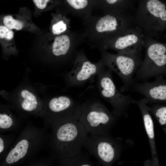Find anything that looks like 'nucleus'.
Returning a JSON list of instances; mask_svg holds the SVG:
<instances>
[{
	"label": "nucleus",
	"instance_id": "nucleus-17",
	"mask_svg": "<svg viewBox=\"0 0 166 166\" xmlns=\"http://www.w3.org/2000/svg\"><path fill=\"white\" fill-rule=\"evenodd\" d=\"M17 133L0 135V161L6 156L9 150L16 139Z\"/></svg>",
	"mask_w": 166,
	"mask_h": 166
},
{
	"label": "nucleus",
	"instance_id": "nucleus-21",
	"mask_svg": "<svg viewBox=\"0 0 166 166\" xmlns=\"http://www.w3.org/2000/svg\"><path fill=\"white\" fill-rule=\"evenodd\" d=\"M69 4L73 8L80 10L85 8L88 4V0H66Z\"/></svg>",
	"mask_w": 166,
	"mask_h": 166
},
{
	"label": "nucleus",
	"instance_id": "nucleus-18",
	"mask_svg": "<svg viewBox=\"0 0 166 166\" xmlns=\"http://www.w3.org/2000/svg\"><path fill=\"white\" fill-rule=\"evenodd\" d=\"M58 163L62 165L91 166L93 164L86 156L83 154L82 152L71 158L62 160Z\"/></svg>",
	"mask_w": 166,
	"mask_h": 166
},
{
	"label": "nucleus",
	"instance_id": "nucleus-6",
	"mask_svg": "<svg viewBox=\"0 0 166 166\" xmlns=\"http://www.w3.org/2000/svg\"><path fill=\"white\" fill-rule=\"evenodd\" d=\"M141 51L122 52L115 54L103 53L101 61L104 65L116 73L123 83L121 92L128 90L134 83L133 76L142 61Z\"/></svg>",
	"mask_w": 166,
	"mask_h": 166
},
{
	"label": "nucleus",
	"instance_id": "nucleus-23",
	"mask_svg": "<svg viewBox=\"0 0 166 166\" xmlns=\"http://www.w3.org/2000/svg\"><path fill=\"white\" fill-rule=\"evenodd\" d=\"M67 29V26L62 21H60L53 25L52 31L54 34L58 35L64 32Z\"/></svg>",
	"mask_w": 166,
	"mask_h": 166
},
{
	"label": "nucleus",
	"instance_id": "nucleus-25",
	"mask_svg": "<svg viewBox=\"0 0 166 166\" xmlns=\"http://www.w3.org/2000/svg\"><path fill=\"white\" fill-rule=\"evenodd\" d=\"M36 6L40 9H44L50 0H33Z\"/></svg>",
	"mask_w": 166,
	"mask_h": 166
},
{
	"label": "nucleus",
	"instance_id": "nucleus-22",
	"mask_svg": "<svg viewBox=\"0 0 166 166\" xmlns=\"http://www.w3.org/2000/svg\"><path fill=\"white\" fill-rule=\"evenodd\" d=\"M14 37V33L10 29L5 26H0V38H5L7 40H11Z\"/></svg>",
	"mask_w": 166,
	"mask_h": 166
},
{
	"label": "nucleus",
	"instance_id": "nucleus-11",
	"mask_svg": "<svg viewBox=\"0 0 166 166\" xmlns=\"http://www.w3.org/2000/svg\"><path fill=\"white\" fill-rule=\"evenodd\" d=\"M9 98L8 100L16 114L26 120L32 116L39 117L43 109L44 103L27 89L22 90L16 96Z\"/></svg>",
	"mask_w": 166,
	"mask_h": 166
},
{
	"label": "nucleus",
	"instance_id": "nucleus-15",
	"mask_svg": "<svg viewBox=\"0 0 166 166\" xmlns=\"http://www.w3.org/2000/svg\"><path fill=\"white\" fill-rule=\"evenodd\" d=\"M135 104L139 108L143 117L144 128L148 136L152 155L151 163H154L157 155L155 141L153 123L144 98L139 100H136Z\"/></svg>",
	"mask_w": 166,
	"mask_h": 166
},
{
	"label": "nucleus",
	"instance_id": "nucleus-14",
	"mask_svg": "<svg viewBox=\"0 0 166 166\" xmlns=\"http://www.w3.org/2000/svg\"><path fill=\"white\" fill-rule=\"evenodd\" d=\"M9 107L1 105L0 111V133L7 132L16 133L23 128L26 120L12 112Z\"/></svg>",
	"mask_w": 166,
	"mask_h": 166
},
{
	"label": "nucleus",
	"instance_id": "nucleus-1",
	"mask_svg": "<svg viewBox=\"0 0 166 166\" xmlns=\"http://www.w3.org/2000/svg\"><path fill=\"white\" fill-rule=\"evenodd\" d=\"M50 127L52 131L49 134L48 147L53 159L59 162L82 152L88 135L79 120Z\"/></svg>",
	"mask_w": 166,
	"mask_h": 166
},
{
	"label": "nucleus",
	"instance_id": "nucleus-4",
	"mask_svg": "<svg viewBox=\"0 0 166 166\" xmlns=\"http://www.w3.org/2000/svg\"><path fill=\"white\" fill-rule=\"evenodd\" d=\"M144 47L145 56L136 72V79L146 81L152 77L166 75V44L144 36Z\"/></svg>",
	"mask_w": 166,
	"mask_h": 166
},
{
	"label": "nucleus",
	"instance_id": "nucleus-8",
	"mask_svg": "<svg viewBox=\"0 0 166 166\" xmlns=\"http://www.w3.org/2000/svg\"><path fill=\"white\" fill-rule=\"evenodd\" d=\"M96 78L100 95L112 106L113 113L117 117L127 116L130 106L135 104L136 100L118 90L113 82L112 71L106 67Z\"/></svg>",
	"mask_w": 166,
	"mask_h": 166
},
{
	"label": "nucleus",
	"instance_id": "nucleus-19",
	"mask_svg": "<svg viewBox=\"0 0 166 166\" xmlns=\"http://www.w3.org/2000/svg\"><path fill=\"white\" fill-rule=\"evenodd\" d=\"M150 113H152L158 120L162 126H166V106L154 104L147 106Z\"/></svg>",
	"mask_w": 166,
	"mask_h": 166
},
{
	"label": "nucleus",
	"instance_id": "nucleus-2",
	"mask_svg": "<svg viewBox=\"0 0 166 166\" xmlns=\"http://www.w3.org/2000/svg\"><path fill=\"white\" fill-rule=\"evenodd\" d=\"M49 134L44 128L28 122L10 146L6 157L0 161V166H11L34 160L48 147Z\"/></svg>",
	"mask_w": 166,
	"mask_h": 166
},
{
	"label": "nucleus",
	"instance_id": "nucleus-13",
	"mask_svg": "<svg viewBox=\"0 0 166 166\" xmlns=\"http://www.w3.org/2000/svg\"><path fill=\"white\" fill-rule=\"evenodd\" d=\"M132 87L133 91L144 97L147 104L166 101V80L163 76L156 77L155 80L152 82L134 83Z\"/></svg>",
	"mask_w": 166,
	"mask_h": 166
},
{
	"label": "nucleus",
	"instance_id": "nucleus-10",
	"mask_svg": "<svg viewBox=\"0 0 166 166\" xmlns=\"http://www.w3.org/2000/svg\"><path fill=\"white\" fill-rule=\"evenodd\" d=\"M106 67L101 60L94 63L83 55L78 56L72 70L67 76L69 85L72 87L83 85L86 82L96 78Z\"/></svg>",
	"mask_w": 166,
	"mask_h": 166
},
{
	"label": "nucleus",
	"instance_id": "nucleus-7",
	"mask_svg": "<svg viewBox=\"0 0 166 166\" xmlns=\"http://www.w3.org/2000/svg\"><path fill=\"white\" fill-rule=\"evenodd\" d=\"M144 36L157 37L166 25V6L159 0H148L133 16Z\"/></svg>",
	"mask_w": 166,
	"mask_h": 166
},
{
	"label": "nucleus",
	"instance_id": "nucleus-26",
	"mask_svg": "<svg viewBox=\"0 0 166 166\" xmlns=\"http://www.w3.org/2000/svg\"><path fill=\"white\" fill-rule=\"evenodd\" d=\"M119 0H106L107 2L109 4L113 5L116 3Z\"/></svg>",
	"mask_w": 166,
	"mask_h": 166
},
{
	"label": "nucleus",
	"instance_id": "nucleus-9",
	"mask_svg": "<svg viewBox=\"0 0 166 166\" xmlns=\"http://www.w3.org/2000/svg\"><path fill=\"white\" fill-rule=\"evenodd\" d=\"M120 140L108 132L88 136L84 147L104 166L112 165L119 158L122 145Z\"/></svg>",
	"mask_w": 166,
	"mask_h": 166
},
{
	"label": "nucleus",
	"instance_id": "nucleus-3",
	"mask_svg": "<svg viewBox=\"0 0 166 166\" xmlns=\"http://www.w3.org/2000/svg\"><path fill=\"white\" fill-rule=\"evenodd\" d=\"M116 116L99 100L92 98L81 104L79 120L88 134H102L108 132L115 122Z\"/></svg>",
	"mask_w": 166,
	"mask_h": 166
},
{
	"label": "nucleus",
	"instance_id": "nucleus-12",
	"mask_svg": "<svg viewBox=\"0 0 166 166\" xmlns=\"http://www.w3.org/2000/svg\"><path fill=\"white\" fill-rule=\"evenodd\" d=\"M144 46V36L140 29L135 26L124 33L108 40L105 49H111L118 53L142 50Z\"/></svg>",
	"mask_w": 166,
	"mask_h": 166
},
{
	"label": "nucleus",
	"instance_id": "nucleus-24",
	"mask_svg": "<svg viewBox=\"0 0 166 166\" xmlns=\"http://www.w3.org/2000/svg\"><path fill=\"white\" fill-rule=\"evenodd\" d=\"M53 160L52 158L49 159H43L41 160H37L36 161L35 160H32L29 162V165H48L51 164L52 163L51 160Z\"/></svg>",
	"mask_w": 166,
	"mask_h": 166
},
{
	"label": "nucleus",
	"instance_id": "nucleus-20",
	"mask_svg": "<svg viewBox=\"0 0 166 166\" xmlns=\"http://www.w3.org/2000/svg\"><path fill=\"white\" fill-rule=\"evenodd\" d=\"M3 22L5 26L10 30L15 29L19 30L22 29L23 26V23L22 22L14 19L10 15L4 17Z\"/></svg>",
	"mask_w": 166,
	"mask_h": 166
},
{
	"label": "nucleus",
	"instance_id": "nucleus-5",
	"mask_svg": "<svg viewBox=\"0 0 166 166\" xmlns=\"http://www.w3.org/2000/svg\"><path fill=\"white\" fill-rule=\"evenodd\" d=\"M81 104L68 96H56L44 103L40 117L43 118L45 127L67 121L79 120Z\"/></svg>",
	"mask_w": 166,
	"mask_h": 166
},
{
	"label": "nucleus",
	"instance_id": "nucleus-16",
	"mask_svg": "<svg viewBox=\"0 0 166 166\" xmlns=\"http://www.w3.org/2000/svg\"><path fill=\"white\" fill-rule=\"evenodd\" d=\"M70 39L67 35H63L55 38L52 47V53L55 56L60 57L66 55L70 50Z\"/></svg>",
	"mask_w": 166,
	"mask_h": 166
}]
</instances>
